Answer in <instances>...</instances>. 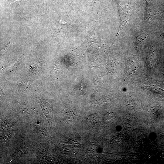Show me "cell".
Here are the masks:
<instances>
[{"label": "cell", "instance_id": "cell-1", "mask_svg": "<svg viewBox=\"0 0 164 164\" xmlns=\"http://www.w3.org/2000/svg\"><path fill=\"white\" fill-rule=\"evenodd\" d=\"M147 33H142L138 35L136 38V45L138 49L141 48L148 38Z\"/></svg>", "mask_w": 164, "mask_h": 164}, {"label": "cell", "instance_id": "cell-2", "mask_svg": "<svg viewBox=\"0 0 164 164\" xmlns=\"http://www.w3.org/2000/svg\"><path fill=\"white\" fill-rule=\"evenodd\" d=\"M87 121L90 124L93 125H95L99 122V117L96 114H92L88 116Z\"/></svg>", "mask_w": 164, "mask_h": 164}, {"label": "cell", "instance_id": "cell-3", "mask_svg": "<svg viewBox=\"0 0 164 164\" xmlns=\"http://www.w3.org/2000/svg\"><path fill=\"white\" fill-rule=\"evenodd\" d=\"M127 103L128 105L132 107H133V102L132 100L128 99L127 100Z\"/></svg>", "mask_w": 164, "mask_h": 164}, {"label": "cell", "instance_id": "cell-4", "mask_svg": "<svg viewBox=\"0 0 164 164\" xmlns=\"http://www.w3.org/2000/svg\"><path fill=\"white\" fill-rule=\"evenodd\" d=\"M111 116L110 114H108L106 115V116H105V118L107 120H109L111 118Z\"/></svg>", "mask_w": 164, "mask_h": 164}, {"label": "cell", "instance_id": "cell-5", "mask_svg": "<svg viewBox=\"0 0 164 164\" xmlns=\"http://www.w3.org/2000/svg\"><path fill=\"white\" fill-rule=\"evenodd\" d=\"M21 0H16L14 2H11V3H14L15 2H19V1H20Z\"/></svg>", "mask_w": 164, "mask_h": 164}]
</instances>
